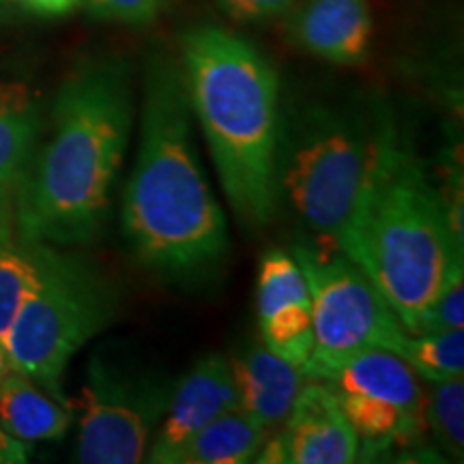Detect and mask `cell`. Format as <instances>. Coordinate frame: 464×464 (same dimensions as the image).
<instances>
[{
  "label": "cell",
  "mask_w": 464,
  "mask_h": 464,
  "mask_svg": "<svg viewBox=\"0 0 464 464\" xmlns=\"http://www.w3.org/2000/svg\"><path fill=\"white\" fill-rule=\"evenodd\" d=\"M131 65L95 56L58 86L15 208V241L89 246L102 235L133 130Z\"/></svg>",
  "instance_id": "obj_1"
},
{
  "label": "cell",
  "mask_w": 464,
  "mask_h": 464,
  "mask_svg": "<svg viewBox=\"0 0 464 464\" xmlns=\"http://www.w3.org/2000/svg\"><path fill=\"white\" fill-rule=\"evenodd\" d=\"M191 119L181 63L150 58L121 232L138 265L168 277L205 274L230 249L228 224L196 153Z\"/></svg>",
  "instance_id": "obj_2"
},
{
  "label": "cell",
  "mask_w": 464,
  "mask_h": 464,
  "mask_svg": "<svg viewBox=\"0 0 464 464\" xmlns=\"http://www.w3.org/2000/svg\"><path fill=\"white\" fill-rule=\"evenodd\" d=\"M181 69L191 112L241 224L260 228L280 211V75L249 39L222 26L183 33Z\"/></svg>",
  "instance_id": "obj_3"
},
{
  "label": "cell",
  "mask_w": 464,
  "mask_h": 464,
  "mask_svg": "<svg viewBox=\"0 0 464 464\" xmlns=\"http://www.w3.org/2000/svg\"><path fill=\"white\" fill-rule=\"evenodd\" d=\"M335 247L379 288L406 334L413 332L462 260V226L404 136L365 188Z\"/></svg>",
  "instance_id": "obj_4"
},
{
  "label": "cell",
  "mask_w": 464,
  "mask_h": 464,
  "mask_svg": "<svg viewBox=\"0 0 464 464\" xmlns=\"http://www.w3.org/2000/svg\"><path fill=\"white\" fill-rule=\"evenodd\" d=\"M402 133L372 103H310L282 119L277 198L314 235L335 247L359 198Z\"/></svg>",
  "instance_id": "obj_5"
},
{
  "label": "cell",
  "mask_w": 464,
  "mask_h": 464,
  "mask_svg": "<svg viewBox=\"0 0 464 464\" xmlns=\"http://www.w3.org/2000/svg\"><path fill=\"white\" fill-rule=\"evenodd\" d=\"M121 297L112 277L72 247H50L42 282L17 314L7 338L14 370L67 402L69 362L112 324Z\"/></svg>",
  "instance_id": "obj_6"
},
{
  "label": "cell",
  "mask_w": 464,
  "mask_h": 464,
  "mask_svg": "<svg viewBox=\"0 0 464 464\" xmlns=\"http://www.w3.org/2000/svg\"><path fill=\"white\" fill-rule=\"evenodd\" d=\"M293 256L304 271L312 299L314 348L304 370L365 348L393 351L406 334L379 288L338 247L301 241Z\"/></svg>",
  "instance_id": "obj_7"
},
{
  "label": "cell",
  "mask_w": 464,
  "mask_h": 464,
  "mask_svg": "<svg viewBox=\"0 0 464 464\" xmlns=\"http://www.w3.org/2000/svg\"><path fill=\"white\" fill-rule=\"evenodd\" d=\"M172 385L110 355H95L75 400L82 464H138L147 458Z\"/></svg>",
  "instance_id": "obj_8"
},
{
  "label": "cell",
  "mask_w": 464,
  "mask_h": 464,
  "mask_svg": "<svg viewBox=\"0 0 464 464\" xmlns=\"http://www.w3.org/2000/svg\"><path fill=\"white\" fill-rule=\"evenodd\" d=\"M305 381L286 421L276 437H266L254 462L348 464L362 454L357 432L342 413L335 392L321 381Z\"/></svg>",
  "instance_id": "obj_9"
},
{
  "label": "cell",
  "mask_w": 464,
  "mask_h": 464,
  "mask_svg": "<svg viewBox=\"0 0 464 464\" xmlns=\"http://www.w3.org/2000/svg\"><path fill=\"white\" fill-rule=\"evenodd\" d=\"M239 406L230 359L213 353L196 362L189 372L172 385L168 406L155 437L150 440L147 458L153 464H177L181 450L208 421Z\"/></svg>",
  "instance_id": "obj_10"
},
{
  "label": "cell",
  "mask_w": 464,
  "mask_h": 464,
  "mask_svg": "<svg viewBox=\"0 0 464 464\" xmlns=\"http://www.w3.org/2000/svg\"><path fill=\"white\" fill-rule=\"evenodd\" d=\"M372 34L368 0H305L288 20L290 42L307 54L342 67L368 61Z\"/></svg>",
  "instance_id": "obj_11"
},
{
  "label": "cell",
  "mask_w": 464,
  "mask_h": 464,
  "mask_svg": "<svg viewBox=\"0 0 464 464\" xmlns=\"http://www.w3.org/2000/svg\"><path fill=\"white\" fill-rule=\"evenodd\" d=\"M37 92L22 82H0V246L15 243V208L44 133Z\"/></svg>",
  "instance_id": "obj_12"
},
{
  "label": "cell",
  "mask_w": 464,
  "mask_h": 464,
  "mask_svg": "<svg viewBox=\"0 0 464 464\" xmlns=\"http://www.w3.org/2000/svg\"><path fill=\"white\" fill-rule=\"evenodd\" d=\"M304 374L305 379L324 382L335 393L381 400L421 417L426 411L421 379L402 357L387 348H365L335 362L307 368Z\"/></svg>",
  "instance_id": "obj_13"
},
{
  "label": "cell",
  "mask_w": 464,
  "mask_h": 464,
  "mask_svg": "<svg viewBox=\"0 0 464 464\" xmlns=\"http://www.w3.org/2000/svg\"><path fill=\"white\" fill-rule=\"evenodd\" d=\"M228 359L239 392V409L254 417L266 432L277 430L305 385V374L269 351L263 340L249 342Z\"/></svg>",
  "instance_id": "obj_14"
},
{
  "label": "cell",
  "mask_w": 464,
  "mask_h": 464,
  "mask_svg": "<svg viewBox=\"0 0 464 464\" xmlns=\"http://www.w3.org/2000/svg\"><path fill=\"white\" fill-rule=\"evenodd\" d=\"M0 423L26 443L56 440L72 426V411L26 374L11 370L0 382Z\"/></svg>",
  "instance_id": "obj_15"
},
{
  "label": "cell",
  "mask_w": 464,
  "mask_h": 464,
  "mask_svg": "<svg viewBox=\"0 0 464 464\" xmlns=\"http://www.w3.org/2000/svg\"><path fill=\"white\" fill-rule=\"evenodd\" d=\"M266 432L246 411L230 409L188 440L177 464H246L256 460Z\"/></svg>",
  "instance_id": "obj_16"
},
{
  "label": "cell",
  "mask_w": 464,
  "mask_h": 464,
  "mask_svg": "<svg viewBox=\"0 0 464 464\" xmlns=\"http://www.w3.org/2000/svg\"><path fill=\"white\" fill-rule=\"evenodd\" d=\"M50 247L20 241L0 247V340L5 346L17 314L42 282Z\"/></svg>",
  "instance_id": "obj_17"
},
{
  "label": "cell",
  "mask_w": 464,
  "mask_h": 464,
  "mask_svg": "<svg viewBox=\"0 0 464 464\" xmlns=\"http://www.w3.org/2000/svg\"><path fill=\"white\" fill-rule=\"evenodd\" d=\"M342 413L357 432L359 443L372 448H387L392 443H404L421 430V415L393 406L381 400L353 396V393H335Z\"/></svg>",
  "instance_id": "obj_18"
},
{
  "label": "cell",
  "mask_w": 464,
  "mask_h": 464,
  "mask_svg": "<svg viewBox=\"0 0 464 464\" xmlns=\"http://www.w3.org/2000/svg\"><path fill=\"white\" fill-rule=\"evenodd\" d=\"M393 353L415 370L420 379L439 382L464 374V332L404 334Z\"/></svg>",
  "instance_id": "obj_19"
},
{
  "label": "cell",
  "mask_w": 464,
  "mask_h": 464,
  "mask_svg": "<svg viewBox=\"0 0 464 464\" xmlns=\"http://www.w3.org/2000/svg\"><path fill=\"white\" fill-rule=\"evenodd\" d=\"M258 321L293 304H310V288L293 254L271 249L260 260L258 269Z\"/></svg>",
  "instance_id": "obj_20"
},
{
  "label": "cell",
  "mask_w": 464,
  "mask_h": 464,
  "mask_svg": "<svg viewBox=\"0 0 464 464\" xmlns=\"http://www.w3.org/2000/svg\"><path fill=\"white\" fill-rule=\"evenodd\" d=\"M432 392L426 402V417L440 448L460 460L464 450V381L456 379L430 382Z\"/></svg>",
  "instance_id": "obj_21"
},
{
  "label": "cell",
  "mask_w": 464,
  "mask_h": 464,
  "mask_svg": "<svg viewBox=\"0 0 464 464\" xmlns=\"http://www.w3.org/2000/svg\"><path fill=\"white\" fill-rule=\"evenodd\" d=\"M464 324V269L462 260L451 266L443 286L437 293L426 310L417 318L411 334L448 332V329H462Z\"/></svg>",
  "instance_id": "obj_22"
},
{
  "label": "cell",
  "mask_w": 464,
  "mask_h": 464,
  "mask_svg": "<svg viewBox=\"0 0 464 464\" xmlns=\"http://www.w3.org/2000/svg\"><path fill=\"white\" fill-rule=\"evenodd\" d=\"M95 17L127 26L153 24L172 0H82Z\"/></svg>",
  "instance_id": "obj_23"
},
{
  "label": "cell",
  "mask_w": 464,
  "mask_h": 464,
  "mask_svg": "<svg viewBox=\"0 0 464 464\" xmlns=\"http://www.w3.org/2000/svg\"><path fill=\"white\" fill-rule=\"evenodd\" d=\"M216 5L230 20L260 24L293 11L297 0H216Z\"/></svg>",
  "instance_id": "obj_24"
},
{
  "label": "cell",
  "mask_w": 464,
  "mask_h": 464,
  "mask_svg": "<svg viewBox=\"0 0 464 464\" xmlns=\"http://www.w3.org/2000/svg\"><path fill=\"white\" fill-rule=\"evenodd\" d=\"M28 454H31V443L15 439L0 423V464H22L28 460Z\"/></svg>",
  "instance_id": "obj_25"
},
{
  "label": "cell",
  "mask_w": 464,
  "mask_h": 464,
  "mask_svg": "<svg viewBox=\"0 0 464 464\" xmlns=\"http://www.w3.org/2000/svg\"><path fill=\"white\" fill-rule=\"evenodd\" d=\"M14 3H20L22 7L37 15L56 17L72 14L75 7L82 5V0H14Z\"/></svg>",
  "instance_id": "obj_26"
},
{
  "label": "cell",
  "mask_w": 464,
  "mask_h": 464,
  "mask_svg": "<svg viewBox=\"0 0 464 464\" xmlns=\"http://www.w3.org/2000/svg\"><path fill=\"white\" fill-rule=\"evenodd\" d=\"M11 370H14V365H11L9 351L7 346H5V342L0 340V382H3V379L11 372Z\"/></svg>",
  "instance_id": "obj_27"
},
{
  "label": "cell",
  "mask_w": 464,
  "mask_h": 464,
  "mask_svg": "<svg viewBox=\"0 0 464 464\" xmlns=\"http://www.w3.org/2000/svg\"><path fill=\"white\" fill-rule=\"evenodd\" d=\"M11 3H14V0H0V14H5V11L11 7Z\"/></svg>",
  "instance_id": "obj_28"
},
{
  "label": "cell",
  "mask_w": 464,
  "mask_h": 464,
  "mask_svg": "<svg viewBox=\"0 0 464 464\" xmlns=\"http://www.w3.org/2000/svg\"><path fill=\"white\" fill-rule=\"evenodd\" d=\"M0 247H3V246H0Z\"/></svg>",
  "instance_id": "obj_29"
}]
</instances>
